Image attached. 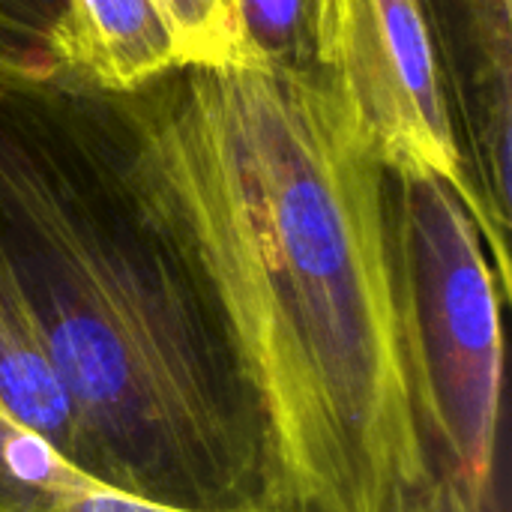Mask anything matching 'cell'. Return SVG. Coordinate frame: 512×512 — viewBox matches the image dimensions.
Segmentation results:
<instances>
[{
    "label": "cell",
    "mask_w": 512,
    "mask_h": 512,
    "mask_svg": "<svg viewBox=\"0 0 512 512\" xmlns=\"http://www.w3.org/2000/svg\"><path fill=\"white\" fill-rule=\"evenodd\" d=\"M114 96L258 396L267 501L408 510L432 471L390 306L381 162L309 69L183 66Z\"/></svg>",
    "instance_id": "cell-1"
},
{
    "label": "cell",
    "mask_w": 512,
    "mask_h": 512,
    "mask_svg": "<svg viewBox=\"0 0 512 512\" xmlns=\"http://www.w3.org/2000/svg\"><path fill=\"white\" fill-rule=\"evenodd\" d=\"M0 306L63 384L96 486L177 510L270 498L258 396L153 201L114 93L0 45Z\"/></svg>",
    "instance_id": "cell-2"
},
{
    "label": "cell",
    "mask_w": 512,
    "mask_h": 512,
    "mask_svg": "<svg viewBox=\"0 0 512 512\" xmlns=\"http://www.w3.org/2000/svg\"><path fill=\"white\" fill-rule=\"evenodd\" d=\"M384 252L402 375L432 474L501 495V309L486 243L438 177L384 171Z\"/></svg>",
    "instance_id": "cell-3"
},
{
    "label": "cell",
    "mask_w": 512,
    "mask_h": 512,
    "mask_svg": "<svg viewBox=\"0 0 512 512\" xmlns=\"http://www.w3.org/2000/svg\"><path fill=\"white\" fill-rule=\"evenodd\" d=\"M312 69L384 171L444 180L471 213L426 0H309Z\"/></svg>",
    "instance_id": "cell-4"
},
{
    "label": "cell",
    "mask_w": 512,
    "mask_h": 512,
    "mask_svg": "<svg viewBox=\"0 0 512 512\" xmlns=\"http://www.w3.org/2000/svg\"><path fill=\"white\" fill-rule=\"evenodd\" d=\"M48 57L54 69L102 93H132L183 69L159 0H63Z\"/></svg>",
    "instance_id": "cell-5"
},
{
    "label": "cell",
    "mask_w": 512,
    "mask_h": 512,
    "mask_svg": "<svg viewBox=\"0 0 512 512\" xmlns=\"http://www.w3.org/2000/svg\"><path fill=\"white\" fill-rule=\"evenodd\" d=\"M84 489L96 483L0 411V512H51Z\"/></svg>",
    "instance_id": "cell-6"
},
{
    "label": "cell",
    "mask_w": 512,
    "mask_h": 512,
    "mask_svg": "<svg viewBox=\"0 0 512 512\" xmlns=\"http://www.w3.org/2000/svg\"><path fill=\"white\" fill-rule=\"evenodd\" d=\"M171 33L180 48L183 66L225 69L255 63L243 18L240 0H159Z\"/></svg>",
    "instance_id": "cell-7"
},
{
    "label": "cell",
    "mask_w": 512,
    "mask_h": 512,
    "mask_svg": "<svg viewBox=\"0 0 512 512\" xmlns=\"http://www.w3.org/2000/svg\"><path fill=\"white\" fill-rule=\"evenodd\" d=\"M240 18L255 63L315 72L309 0H240Z\"/></svg>",
    "instance_id": "cell-8"
},
{
    "label": "cell",
    "mask_w": 512,
    "mask_h": 512,
    "mask_svg": "<svg viewBox=\"0 0 512 512\" xmlns=\"http://www.w3.org/2000/svg\"><path fill=\"white\" fill-rule=\"evenodd\" d=\"M60 9L63 0H0V45L51 63L48 42Z\"/></svg>",
    "instance_id": "cell-9"
},
{
    "label": "cell",
    "mask_w": 512,
    "mask_h": 512,
    "mask_svg": "<svg viewBox=\"0 0 512 512\" xmlns=\"http://www.w3.org/2000/svg\"><path fill=\"white\" fill-rule=\"evenodd\" d=\"M51 512H198V510H177V507H162V504H147V501H135L117 492H108L102 486L96 489H84L75 492L69 498H63ZM219 512H303L297 507H285V504H273V501H261L252 507H240V510H219Z\"/></svg>",
    "instance_id": "cell-10"
},
{
    "label": "cell",
    "mask_w": 512,
    "mask_h": 512,
    "mask_svg": "<svg viewBox=\"0 0 512 512\" xmlns=\"http://www.w3.org/2000/svg\"><path fill=\"white\" fill-rule=\"evenodd\" d=\"M405 512H504V495L489 504H477L456 480H450L447 474H432L426 489Z\"/></svg>",
    "instance_id": "cell-11"
}]
</instances>
